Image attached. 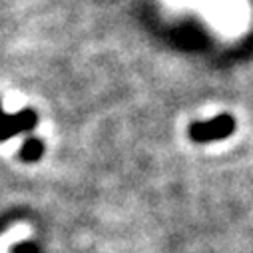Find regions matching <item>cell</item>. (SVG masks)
Wrapping results in <instances>:
<instances>
[{
	"label": "cell",
	"instance_id": "obj_1",
	"mask_svg": "<svg viewBox=\"0 0 253 253\" xmlns=\"http://www.w3.org/2000/svg\"><path fill=\"white\" fill-rule=\"evenodd\" d=\"M235 128V122L231 116L221 114L210 122H196L189 126V136L196 142H213V140H221L227 138Z\"/></svg>",
	"mask_w": 253,
	"mask_h": 253
},
{
	"label": "cell",
	"instance_id": "obj_2",
	"mask_svg": "<svg viewBox=\"0 0 253 253\" xmlns=\"http://www.w3.org/2000/svg\"><path fill=\"white\" fill-rule=\"evenodd\" d=\"M38 124V118L34 112L26 110V112H20V114H4L0 110V142H4L20 132H30L34 126Z\"/></svg>",
	"mask_w": 253,
	"mask_h": 253
},
{
	"label": "cell",
	"instance_id": "obj_3",
	"mask_svg": "<svg viewBox=\"0 0 253 253\" xmlns=\"http://www.w3.org/2000/svg\"><path fill=\"white\" fill-rule=\"evenodd\" d=\"M42 154H44V146H42V142L36 140V138L26 140V144H24L22 150H20V158H22L24 162H36V160L42 158Z\"/></svg>",
	"mask_w": 253,
	"mask_h": 253
},
{
	"label": "cell",
	"instance_id": "obj_4",
	"mask_svg": "<svg viewBox=\"0 0 253 253\" xmlns=\"http://www.w3.org/2000/svg\"><path fill=\"white\" fill-rule=\"evenodd\" d=\"M16 253H36V249H34L30 243H24V245H20V247L16 249Z\"/></svg>",
	"mask_w": 253,
	"mask_h": 253
}]
</instances>
